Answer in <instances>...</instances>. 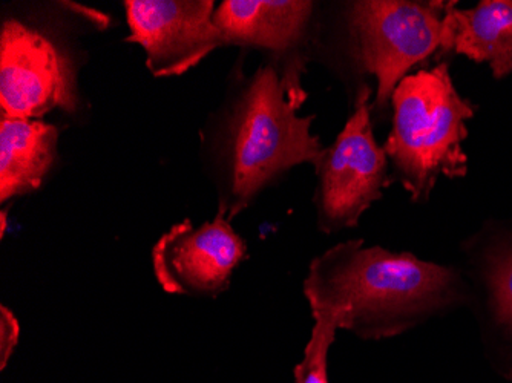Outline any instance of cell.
<instances>
[{
    "label": "cell",
    "mask_w": 512,
    "mask_h": 383,
    "mask_svg": "<svg viewBox=\"0 0 512 383\" xmlns=\"http://www.w3.org/2000/svg\"><path fill=\"white\" fill-rule=\"evenodd\" d=\"M7 218H8V212L7 210H2V213H0V236L4 238L5 232H7Z\"/></svg>",
    "instance_id": "obj_15"
},
{
    "label": "cell",
    "mask_w": 512,
    "mask_h": 383,
    "mask_svg": "<svg viewBox=\"0 0 512 383\" xmlns=\"http://www.w3.org/2000/svg\"><path fill=\"white\" fill-rule=\"evenodd\" d=\"M465 253L488 356L499 374L512 379V223L486 224Z\"/></svg>",
    "instance_id": "obj_9"
},
{
    "label": "cell",
    "mask_w": 512,
    "mask_h": 383,
    "mask_svg": "<svg viewBox=\"0 0 512 383\" xmlns=\"http://www.w3.org/2000/svg\"><path fill=\"white\" fill-rule=\"evenodd\" d=\"M391 111L384 151L394 181L404 186L413 203H427L440 178L467 175L463 143L476 106L457 92L447 62L402 79L391 95Z\"/></svg>",
    "instance_id": "obj_3"
},
{
    "label": "cell",
    "mask_w": 512,
    "mask_h": 383,
    "mask_svg": "<svg viewBox=\"0 0 512 383\" xmlns=\"http://www.w3.org/2000/svg\"><path fill=\"white\" fill-rule=\"evenodd\" d=\"M246 241L223 213L201 226L174 224L152 249V267L161 289L171 295L215 298L229 289L246 259Z\"/></svg>",
    "instance_id": "obj_7"
},
{
    "label": "cell",
    "mask_w": 512,
    "mask_h": 383,
    "mask_svg": "<svg viewBox=\"0 0 512 383\" xmlns=\"http://www.w3.org/2000/svg\"><path fill=\"white\" fill-rule=\"evenodd\" d=\"M451 2L444 23V56L488 63L497 80L512 74V0H483L470 10Z\"/></svg>",
    "instance_id": "obj_12"
},
{
    "label": "cell",
    "mask_w": 512,
    "mask_h": 383,
    "mask_svg": "<svg viewBox=\"0 0 512 383\" xmlns=\"http://www.w3.org/2000/svg\"><path fill=\"white\" fill-rule=\"evenodd\" d=\"M307 57L267 56L252 76L234 80L204 152L218 190V213L230 221L293 167L315 163L324 151L312 134L315 115L298 114Z\"/></svg>",
    "instance_id": "obj_1"
},
{
    "label": "cell",
    "mask_w": 512,
    "mask_h": 383,
    "mask_svg": "<svg viewBox=\"0 0 512 383\" xmlns=\"http://www.w3.org/2000/svg\"><path fill=\"white\" fill-rule=\"evenodd\" d=\"M371 95L368 83L358 86L347 123L313 163V204L321 232L338 233L358 226L362 215L394 183L384 146L378 145L373 132Z\"/></svg>",
    "instance_id": "obj_5"
},
{
    "label": "cell",
    "mask_w": 512,
    "mask_h": 383,
    "mask_svg": "<svg viewBox=\"0 0 512 383\" xmlns=\"http://www.w3.org/2000/svg\"><path fill=\"white\" fill-rule=\"evenodd\" d=\"M304 295L313 319L381 341L468 304L471 287L456 267L350 239L313 259Z\"/></svg>",
    "instance_id": "obj_2"
},
{
    "label": "cell",
    "mask_w": 512,
    "mask_h": 383,
    "mask_svg": "<svg viewBox=\"0 0 512 383\" xmlns=\"http://www.w3.org/2000/svg\"><path fill=\"white\" fill-rule=\"evenodd\" d=\"M342 5L347 60L376 80L373 120H384L391 95L410 71L444 56V0H355Z\"/></svg>",
    "instance_id": "obj_4"
},
{
    "label": "cell",
    "mask_w": 512,
    "mask_h": 383,
    "mask_svg": "<svg viewBox=\"0 0 512 383\" xmlns=\"http://www.w3.org/2000/svg\"><path fill=\"white\" fill-rule=\"evenodd\" d=\"M59 129L39 118L0 115V201L36 192L59 160Z\"/></svg>",
    "instance_id": "obj_11"
},
{
    "label": "cell",
    "mask_w": 512,
    "mask_h": 383,
    "mask_svg": "<svg viewBox=\"0 0 512 383\" xmlns=\"http://www.w3.org/2000/svg\"><path fill=\"white\" fill-rule=\"evenodd\" d=\"M129 36L142 46L158 79L178 77L224 46L214 22V0H125Z\"/></svg>",
    "instance_id": "obj_8"
},
{
    "label": "cell",
    "mask_w": 512,
    "mask_h": 383,
    "mask_svg": "<svg viewBox=\"0 0 512 383\" xmlns=\"http://www.w3.org/2000/svg\"><path fill=\"white\" fill-rule=\"evenodd\" d=\"M20 325L5 305L0 308V370H5L19 342Z\"/></svg>",
    "instance_id": "obj_14"
},
{
    "label": "cell",
    "mask_w": 512,
    "mask_h": 383,
    "mask_svg": "<svg viewBox=\"0 0 512 383\" xmlns=\"http://www.w3.org/2000/svg\"><path fill=\"white\" fill-rule=\"evenodd\" d=\"M316 11L318 4L310 0H224L215 8L214 22L224 46L307 57L316 37Z\"/></svg>",
    "instance_id": "obj_10"
},
{
    "label": "cell",
    "mask_w": 512,
    "mask_h": 383,
    "mask_svg": "<svg viewBox=\"0 0 512 383\" xmlns=\"http://www.w3.org/2000/svg\"><path fill=\"white\" fill-rule=\"evenodd\" d=\"M79 106L73 60L45 31L8 19L0 30V114L42 118Z\"/></svg>",
    "instance_id": "obj_6"
},
{
    "label": "cell",
    "mask_w": 512,
    "mask_h": 383,
    "mask_svg": "<svg viewBox=\"0 0 512 383\" xmlns=\"http://www.w3.org/2000/svg\"><path fill=\"white\" fill-rule=\"evenodd\" d=\"M336 327L327 319H315L312 336L304 348L302 361L295 367L296 383H330L329 351L336 339Z\"/></svg>",
    "instance_id": "obj_13"
}]
</instances>
